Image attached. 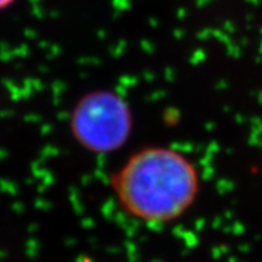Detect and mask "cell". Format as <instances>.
Instances as JSON below:
<instances>
[{
    "mask_svg": "<svg viewBox=\"0 0 262 262\" xmlns=\"http://www.w3.org/2000/svg\"><path fill=\"white\" fill-rule=\"evenodd\" d=\"M75 141L94 154H110L127 142L133 113L127 102L110 90H95L76 102L70 117Z\"/></svg>",
    "mask_w": 262,
    "mask_h": 262,
    "instance_id": "2",
    "label": "cell"
},
{
    "mask_svg": "<svg viewBox=\"0 0 262 262\" xmlns=\"http://www.w3.org/2000/svg\"><path fill=\"white\" fill-rule=\"evenodd\" d=\"M200 186L194 163L165 146L135 151L111 177V189L122 209L150 225L178 220L193 206Z\"/></svg>",
    "mask_w": 262,
    "mask_h": 262,
    "instance_id": "1",
    "label": "cell"
},
{
    "mask_svg": "<svg viewBox=\"0 0 262 262\" xmlns=\"http://www.w3.org/2000/svg\"><path fill=\"white\" fill-rule=\"evenodd\" d=\"M261 139H262V135H261Z\"/></svg>",
    "mask_w": 262,
    "mask_h": 262,
    "instance_id": "4",
    "label": "cell"
},
{
    "mask_svg": "<svg viewBox=\"0 0 262 262\" xmlns=\"http://www.w3.org/2000/svg\"><path fill=\"white\" fill-rule=\"evenodd\" d=\"M15 2H16V0H0V11L7 10V8L11 7Z\"/></svg>",
    "mask_w": 262,
    "mask_h": 262,
    "instance_id": "3",
    "label": "cell"
}]
</instances>
